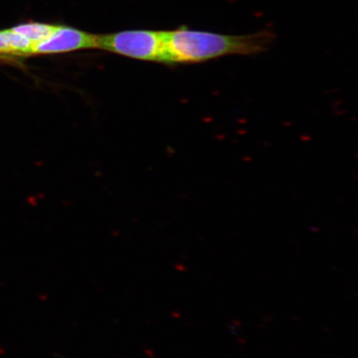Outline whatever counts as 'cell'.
Listing matches in <instances>:
<instances>
[{
	"mask_svg": "<svg viewBox=\"0 0 358 358\" xmlns=\"http://www.w3.org/2000/svg\"><path fill=\"white\" fill-rule=\"evenodd\" d=\"M165 64H200L231 55H257L271 47L274 36L263 31L252 34L227 35L183 27L162 32Z\"/></svg>",
	"mask_w": 358,
	"mask_h": 358,
	"instance_id": "obj_1",
	"label": "cell"
},
{
	"mask_svg": "<svg viewBox=\"0 0 358 358\" xmlns=\"http://www.w3.org/2000/svg\"><path fill=\"white\" fill-rule=\"evenodd\" d=\"M96 48L136 59L164 62L163 34L156 31L132 30L96 35Z\"/></svg>",
	"mask_w": 358,
	"mask_h": 358,
	"instance_id": "obj_2",
	"label": "cell"
},
{
	"mask_svg": "<svg viewBox=\"0 0 358 358\" xmlns=\"http://www.w3.org/2000/svg\"><path fill=\"white\" fill-rule=\"evenodd\" d=\"M96 48V35L66 26H55L47 38L33 45L31 55H55Z\"/></svg>",
	"mask_w": 358,
	"mask_h": 358,
	"instance_id": "obj_3",
	"label": "cell"
},
{
	"mask_svg": "<svg viewBox=\"0 0 358 358\" xmlns=\"http://www.w3.org/2000/svg\"><path fill=\"white\" fill-rule=\"evenodd\" d=\"M34 43L13 29L0 31V52L31 55Z\"/></svg>",
	"mask_w": 358,
	"mask_h": 358,
	"instance_id": "obj_4",
	"label": "cell"
},
{
	"mask_svg": "<svg viewBox=\"0 0 358 358\" xmlns=\"http://www.w3.org/2000/svg\"><path fill=\"white\" fill-rule=\"evenodd\" d=\"M55 25L41 24V22H28L12 29L15 32L24 36L34 44L47 38L55 29Z\"/></svg>",
	"mask_w": 358,
	"mask_h": 358,
	"instance_id": "obj_5",
	"label": "cell"
}]
</instances>
